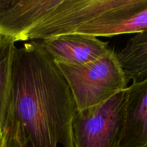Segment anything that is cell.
Returning a JSON list of instances; mask_svg holds the SVG:
<instances>
[{"mask_svg":"<svg viewBox=\"0 0 147 147\" xmlns=\"http://www.w3.org/2000/svg\"><path fill=\"white\" fill-rule=\"evenodd\" d=\"M76 113L67 82L41 43L16 47L4 147H74Z\"/></svg>","mask_w":147,"mask_h":147,"instance_id":"1","label":"cell"},{"mask_svg":"<svg viewBox=\"0 0 147 147\" xmlns=\"http://www.w3.org/2000/svg\"><path fill=\"white\" fill-rule=\"evenodd\" d=\"M55 63L69 85L77 111L101 104L128 88V81L112 49L83 65Z\"/></svg>","mask_w":147,"mask_h":147,"instance_id":"2","label":"cell"},{"mask_svg":"<svg viewBox=\"0 0 147 147\" xmlns=\"http://www.w3.org/2000/svg\"><path fill=\"white\" fill-rule=\"evenodd\" d=\"M128 93L127 88L101 104L77 111L73 123L74 147H120Z\"/></svg>","mask_w":147,"mask_h":147,"instance_id":"3","label":"cell"},{"mask_svg":"<svg viewBox=\"0 0 147 147\" xmlns=\"http://www.w3.org/2000/svg\"><path fill=\"white\" fill-rule=\"evenodd\" d=\"M61 0H0V37L25 41L27 33L40 24Z\"/></svg>","mask_w":147,"mask_h":147,"instance_id":"4","label":"cell"},{"mask_svg":"<svg viewBox=\"0 0 147 147\" xmlns=\"http://www.w3.org/2000/svg\"><path fill=\"white\" fill-rule=\"evenodd\" d=\"M56 63L83 65L100 58L109 50L108 42L98 37L82 34L56 36L40 42Z\"/></svg>","mask_w":147,"mask_h":147,"instance_id":"5","label":"cell"},{"mask_svg":"<svg viewBox=\"0 0 147 147\" xmlns=\"http://www.w3.org/2000/svg\"><path fill=\"white\" fill-rule=\"evenodd\" d=\"M120 147H147V78L128 87Z\"/></svg>","mask_w":147,"mask_h":147,"instance_id":"6","label":"cell"},{"mask_svg":"<svg viewBox=\"0 0 147 147\" xmlns=\"http://www.w3.org/2000/svg\"><path fill=\"white\" fill-rule=\"evenodd\" d=\"M121 67L129 82L147 78V30L134 34L125 47L117 53Z\"/></svg>","mask_w":147,"mask_h":147,"instance_id":"7","label":"cell"},{"mask_svg":"<svg viewBox=\"0 0 147 147\" xmlns=\"http://www.w3.org/2000/svg\"><path fill=\"white\" fill-rule=\"evenodd\" d=\"M15 42L0 37V133L3 137L10 109Z\"/></svg>","mask_w":147,"mask_h":147,"instance_id":"8","label":"cell"},{"mask_svg":"<svg viewBox=\"0 0 147 147\" xmlns=\"http://www.w3.org/2000/svg\"><path fill=\"white\" fill-rule=\"evenodd\" d=\"M0 147H4V139L1 133H0Z\"/></svg>","mask_w":147,"mask_h":147,"instance_id":"9","label":"cell"}]
</instances>
